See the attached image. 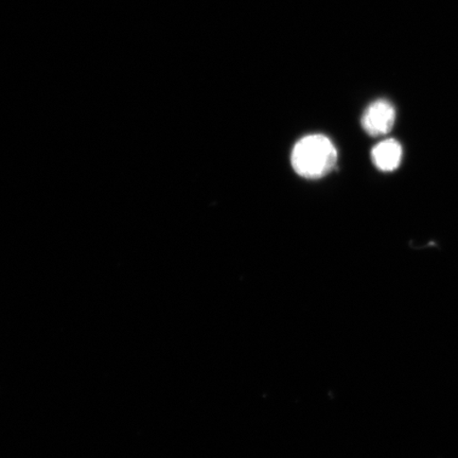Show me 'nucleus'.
<instances>
[{
    "mask_svg": "<svg viewBox=\"0 0 458 458\" xmlns=\"http://www.w3.org/2000/svg\"><path fill=\"white\" fill-rule=\"evenodd\" d=\"M291 162L297 174L306 179H319L335 167L337 151L328 137L310 135L296 143Z\"/></svg>",
    "mask_w": 458,
    "mask_h": 458,
    "instance_id": "f257e3e1",
    "label": "nucleus"
},
{
    "mask_svg": "<svg viewBox=\"0 0 458 458\" xmlns=\"http://www.w3.org/2000/svg\"><path fill=\"white\" fill-rule=\"evenodd\" d=\"M396 122V110L391 102L377 100L366 108L362 117V127L371 136L386 135Z\"/></svg>",
    "mask_w": 458,
    "mask_h": 458,
    "instance_id": "f03ea898",
    "label": "nucleus"
},
{
    "mask_svg": "<svg viewBox=\"0 0 458 458\" xmlns=\"http://www.w3.org/2000/svg\"><path fill=\"white\" fill-rule=\"evenodd\" d=\"M372 160L381 171H394L399 167L403 158V148L394 140H386L372 148Z\"/></svg>",
    "mask_w": 458,
    "mask_h": 458,
    "instance_id": "7ed1b4c3",
    "label": "nucleus"
}]
</instances>
